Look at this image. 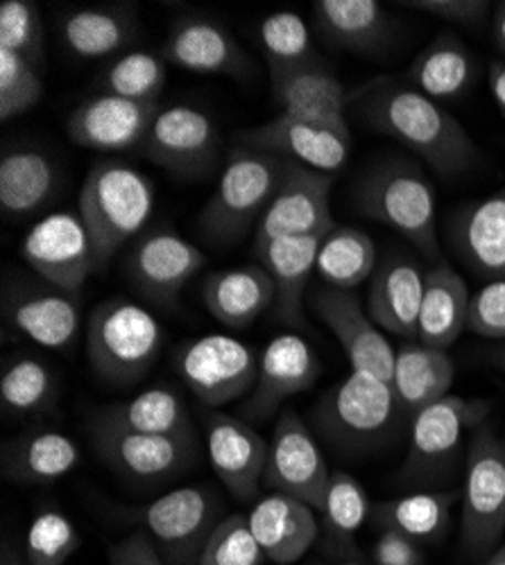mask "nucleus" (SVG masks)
I'll return each instance as SVG.
<instances>
[{
	"label": "nucleus",
	"mask_w": 505,
	"mask_h": 565,
	"mask_svg": "<svg viewBox=\"0 0 505 565\" xmlns=\"http://www.w3.org/2000/svg\"><path fill=\"white\" fill-rule=\"evenodd\" d=\"M349 105L372 129L399 140L442 179L463 177L481 161L467 129L440 103L406 84L381 77L349 96Z\"/></svg>",
	"instance_id": "nucleus-1"
},
{
	"label": "nucleus",
	"mask_w": 505,
	"mask_h": 565,
	"mask_svg": "<svg viewBox=\"0 0 505 565\" xmlns=\"http://www.w3.org/2000/svg\"><path fill=\"white\" fill-rule=\"evenodd\" d=\"M152 181L129 163L107 159L88 170L80 191V217L94 247V267L103 271L109 260L139 238L155 211Z\"/></svg>",
	"instance_id": "nucleus-2"
},
{
	"label": "nucleus",
	"mask_w": 505,
	"mask_h": 565,
	"mask_svg": "<svg viewBox=\"0 0 505 565\" xmlns=\"http://www.w3.org/2000/svg\"><path fill=\"white\" fill-rule=\"evenodd\" d=\"M356 211L399 231L418 252L440 263L438 200L424 170L406 159H386L367 170L354 188Z\"/></svg>",
	"instance_id": "nucleus-3"
},
{
	"label": "nucleus",
	"mask_w": 505,
	"mask_h": 565,
	"mask_svg": "<svg viewBox=\"0 0 505 565\" xmlns=\"http://www.w3.org/2000/svg\"><path fill=\"white\" fill-rule=\"evenodd\" d=\"M406 418L392 385L365 371H351L315 407L319 435L345 455L381 450L399 435Z\"/></svg>",
	"instance_id": "nucleus-4"
},
{
	"label": "nucleus",
	"mask_w": 505,
	"mask_h": 565,
	"mask_svg": "<svg viewBox=\"0 0 505 565\" xmlns=\"http://www.w3.org/2000/svg\"><path fill=\"white\" fill-rule=\"evenodd\" d=\"M164 347V328L141 303L114 297L86 321V358L105 385L131 387L150 373Z\"/></svg>",
	"instance_id": "nucleus-5"
},
{
	"label": "nucleus",
	"mask_w": 505,
	"mask_h": 565,
	"mask_svg": "<svg viewBox=\"0 0 505 565\" xmlns=\"http://www.w3.org/2000/svg\"><path fill=\"white\" fill-rule=\"evenodd\" d=\"M288 170V159L254 148L229 154L213 198L207 202L200 226L215 245H236L256 228Z\"/></svg>",
	"instance_id": "nucleus-6"
},
{
	"label": "nucleus",
	"mask_w": 505,
	"mask_h": 565,
	"mask_svg": "<svg viewBox=\"0 0 505 565\" xmlns=\"http://www.w3.org/2000/svg\"><path fill=\"white\" fill-rule=\"evenodd\" d=\"M492 412L483 398L444 396L442 401L410 416L408 452L401 466L403 484H433L451 478L463 455L467 433H474Z\"/></svg>",
	"instance_id": "nucleus-7"
},
{
	"label": "nucleus",
	"mask_w": 505,
	"mask_h": 565,
	"mask_svg": "<svg viewBox=\"0 0 505 565\" xmlns=\"http://www.w3.org/2000/svg\"><path fill=\"white\" fill-rule=\"evenodd\" d=\"M461 498V547L472 558L490 556L505 532V441L487 423L470 437Z\"/></svg>",
	"instance_id": "nucleus-8"
},
{
	"label": "nucleus",
	"mask_w": 505,
	"mask_h": 565,
	"mask_svg": "<svg viewBox=\"0 0 505 565\" xmlns=\"http://www.w3.org/2000/svg\"><path fill=\"white\" fill-rule=\"evenodd\" d=\"M168 565H200V554L222 521L218 498L204 487L175 489L131 513Z\"/></svg>",
	"instance_id": "nucleus-9"
},
{
	"label": "nucleus",
	"mask_w": 505,
	"mask_h": 565,
	"mask_svg": "<svg viewBox=\"0 0 505 565\" xmlns=\"http://www.w3.org/2000/svg\"><path fill=\"white\" fill-rule=\"evenodd\" d=\"M175 366L196 398L218 409L254 390L259 355L232 335H204L179 349Z\"/></svg>",
	"instance_id": "nucleus-10"
},
{
	"label": "nucleus",
	"mask_w": 505,
	"mask_h": 565,
	"mask_svg": "<svg viewBox=\"0 0 505 565\" xmlns=\"http://www.w3.org/2000/svg\"><path fill=\"white\" fill-rule=\"evenodd\" d=\"M204 263L207 256L191 241L172 228H152L131 243L123 271L136 295L157 308L172 310Z\"/></svg>",
	"instance_id": "nucleus-11"
},
{
	"label": "nucleus",
	"mask_w": 505,
	"mask_h": 565,
	"mask_svg": "<svg viewBox=\"0 0 505 565\" xmlns=\"http://www.w3.org/2000/svg\"><path fill=\"white\" fill-rule=\"evenodd\" d=\"M329 482L332 470L306 423L295 409L282 412L270 439L263 487L302 500L317 511Z\"/></svg>",
	"instance_id": "nucleus-12"
},
{
	"label": "nucleus",
	"mask_w": 505,
	"mask_h": 565,
	"mask_svg": "<svg viewBox=\"0 0 505 565\" xmlns=\"http://www.w3.org/2000/svg\"><path fill=\"white\" fill-rule=\"evenodd\" d=\"M334 174H325L288 161V170L265 209L256 231L254 245L304 235H327L336 228L332 215Z\"/></svg>",
	"instance_id": "nucleus-13"
},
{
	"label": "nucleus",
	"mask_w": 505,
	"mask_h": 565,
	"mask_svg": "<svg viewBox=\"0 0 505 565\" xmlns=\"http://www.w3.org/2000/svg\"><path fill=\"white\" fill-rule=\"evenodd\" d=\"M91 441L103 461L134 482H164L187 470L196 455V437H164L120 430L91 418Z\"/></svg>",
	"instance_id": "nucleus-14"
},
{
	"label": "nucleus",
	"mask_w": 505,
	"mask_h": 565,
	"mask_svg": "<svg viewBox=\"0 0 505 565\" xmlns=\"http://www.w3.org/2000/svg\"><path fill=\"white\" fill-rule=\"evenodd\" d=\"M25 263L49 286L77 295L96 271L94 247L80 213L57 211L39 220L23 238Z\"/></svg>",
	"instance_id": "nucleus-15"
},
{
	"label": "nucleus",
	"mask_w": 505,
	"mask_h": 565,
	"mask_svg": "<svg viewBox=\"0 0 505 565\" xmlns=\"http://www.w3.org/2000/svg\"><path fill=\"white\" fill-rule=\"evenodd\" d=\"M239 138L245 148L277 154L325 174H336L343 170L351 148L347 125L302 120L284 114L245 129Z\"/></svg>",
	"instance_id": "nucleus-16"
},
{
	"label": "nucleus",
	"mask_w": 505,
	"mask_h": 565,
	"mask_svg": "<svg viewBox=\"0 0 505 565\" xmlns=\"http://www.w3.org/2000/svg\"><path fill=\"white\" fill-rule=\"evenodd\" d=\"M141 150L155 166L177 177H200L218 159L220 131L204 111L175 105L157 114Z\"/></svg>",
	"instance_id": "nucleus-17"
},
{
	"label": "nucleus",
	"mask_w": 505,
	"mask_h": 565,
	"mask_svg": "<svg viewBox=\"0 0 505 565\" xmlns=\"http://www.w3.org/2000/svg\"><path fill=\"white\" fill-rule=\"evenodd\" d=\"M209 461L224 489L241 502L259 500L270 444L252 423L224 412L204 414Z\"/></svg>",
	"instance_id": "nucleus-18"
},
{
	"label": "nucleus",
	"mask_w": 505,
	"mask_h": 565,
	"mask_svg": "<svg viewBox=\"0 0 505 565\" xmlns=\"http://www.w3.org/2000/svg\"><path fill=\"white\" fill-rule=\"evenodd\" d=\"M319 371L323 366L304 338L295 333L274 338L259 355L256 383L243 405V416L248 423L267 420L288 398L311 390Z\"/></svg>",
	"instance_id": "nucleus-19"
},
{
	"label": "nucleus",
	"mask_w": 505,
	"mask_h": 565,
	"mask_svg": "<svg viewBox=\"0 0 505 565\" xmlns=\"http://www.w3.org/2000/svg\"><path fill=\"white\" fill-rule=\"evenodd\" d=\"M159 111V103H136L101 93L69 116L66 131L82 148L109 154L129 152L144 148Z\"/></svg>",
	"instance_id": "nucleus-20"
},
{
	"label": "nucleus",
	"mask_w": 505,
	"mask_h": 565,
	"mask_svg": "<svg viewBox=\"0 0 505 565\" xmlns=\"http://www.w3.org/2000/svg\"><path fill=\"white\" fill-rule=\"evenodd\" d=\"M315 315L327 323L351 362V371L372 373L390 383L394 369V349L349 290L323 288L311 299Z\"/></svg>",
	"instance_id": "nucleus-21"
},
{
	"label": "nucleus",
	"mask_w": 505,
	"mask_h": 565,
	"mask_svg": "<svg viewBox=\"0 0 505 565\" xmlns=\"http://www.w3.org/2000/svg\"><path fill=\"white\" fill-rule=\"evenodd\" d=\"M6 319L17 331L45 349H71L82 328L77 295L53 286L12 282L3 297Z\"/></svg>",
	"instance_id": "nucleus-22"
},
{
	"label": "nucleus",
	"mask_w": 505,
	"mask_h": 565,
	"mask_svg": "<svg viewBox=\"0 0 505 565\" xmlns=\"http://www.w3.org/2000/svg\"><path fill=\"white\" fill-rule=\"evenodd\" d=\"M449 241L476 276L505 280V185L457 209L449 222Z\"/></svg>",
	"instance_id": "nucleus-23"
},
{
	"label": "nucleus",
	"mask_w": 505,
	"mask_h": 565,
	"mask_svg": "<svg viewBox=\"0 0 505 565\" xmlns=\"http://www.w3.org/2000/svg\"><path fill=\"white\" fill-rule=\"evenodd\" d=\"M161 55L168 64L191 73L229 77L250 73L248 55L232 32L202 17L175 21L161 45Z\"/></svg>",
	"instance_id": "nucleus-24"
},
{
	"label": "nucleus",
	"mask_w": 505,
	"mask_h": 565,
	"mask_svg": "<svg viewBox=\"0 0 505 565\" xmlns=\"http://www.w3.org/2000/svg\"><path fill=\"white\" fill-rule=\"evenodd\" d=\"M424 297V274L415 260L390 254L370 278L367 315L383 331L418 340L420 308Z\"/></svg>",
	"instance_id": "nucleus-25"
},
{
	"label": "nucleus",
	"mask_w": 505,
	"mask_h": 565,
	"mask_svg": "<svg viewBox=\"0 0 505 565\" xmlns=\"http://www.w3.org/2000/svg\"><path fill=\"white\" fill-rule=\"evenodd\" d=\"M313 25L332 49L377 57L392 45V21L377 0H317Z\"/></svg>",
	"instance_id": "nucleus-26"
},
{
	"label": "nucleus",
	"mask_w": 505,
	"mask_h": 565,
	"mask_svg": "<svg viewBox=\"0 0 505 565\" xmlns=\"http://www.w3.org/2000/svg\"><path fill=\"white\" fill-rule=\"evenodd\" d=\"M248 521L265 558L280 565L299 561L319 534L315 509L284 493L259 498Z\"/></svg>",
	"instance_id": "nucleus-27"
},
{
	"label": "nucleus",
	"mask_w": 505,
	"mask_h": 565,
	"mask_svg": "<svg viewBox=\"0 0 505 565\" xmlns=\"http://www.w3.org/2000/svg\"><path fill=\"white\" fill-rule=\"evenodd\" d=\"M202 299L215 321L241 331L274 303L277 290L265 267L254 263L211 271L202 282Z\"/></svg>",
	"instance_id": "nucleus-28"
},
{
	"label": "nucleus",
	"mask_w": 505,
	"mask_h": 565,
	"mask_svg": "<svg viewBox=\"0 0 505 565\" xmlns=\"http://www.w3.org/2000/svg\"><path fill=\"white\" fill-rule=\"evenodd\" d=\"M325 235H304V238H282L254 245L259 263L274 280V308L277 319L291 328L304 326V292L315 271L317 249Z\"/></svg>",
	"instance_id": "nucleus-29"
},
{
	"label": "nucleus",
	"mask_w": 505,
	"mask_h": 565,
	"mask_svg": "<svg viewBox=\"0 0 505 565\" xmlns=\"http://www.w3.org/2000/svg\"><path fill=\"white\" fill-rule=\"evenodd\" d=\"M139 32V14L134 6L107 3L71 10L60 21L66 49L80 60H105L123 55Z\"/></svg>",
	"instance_id": "nucleus-30"
},
{
	"label": "nucleus",
	"mask_w": 505,
	"mask_h": 565,
	"mask_svg": "<svg viewBox=\"0 0 505 565\" xmlns=\"http://www.w3.org/2000/svg\"><path fill=\"white\" fill-rule=\"evenodd\" d=\"M80 461L82 452L75 439L57 430H28L3 446V476L14 484L60 482Z\"/></svg>",
	"instance_id": "nucleus-31"
},
{
	"label": "nucleus",
	"mask_w": 505,
	"mask_h": 565,
	"mask_svg": "<svg viewBox=\"0 0 505 565\" xmlns=\"http://www.w3.org/2000/svg\"><path fill=\"white\" fill-rule=\"evenodd\" d=\"M470 303L472 295L465 278L449 263H435L424 274L418 340L427 347L446 351L467 328Z\"/></svg>",
	"instance_id": "nucleus-32"
},
{
	"label": "nucleus",
	"mask_w": 505,
	"mask_h": 565,
	"mask_svg": "<svg viewBox=\"0 0 505 565\" xmlns=\"http://www.w3.org/2000/svg\"><path fill=\"white\" fill-rule=\"evenodd\" d=\"M476 79V60L451 32L438 34L406 71V86L435 103L457 100Z\"/></svg>",
	"instance_id": "nucleus-33"
},
{
	"label": "nucleus",
	"mask_w": 505,
	"mask_h": 565,
	"mask_svg": "<svg viewBox=\"0 0 505 565\" xmlns=\"http://www.w3.org/2000/svg\"><path fill=\"white\" fill-rule=\"evenodd\" d=\"M453 375V360L446 351L427 347L422 342H408L394 353L390 385L410 418L420 409L449 396Z\"/></svg>",
	"instance_id": "nucleus-34"
},
{
	"label": "nucleus",
	"mask_w": 505,
	"mask_h": 565,
	"mask_svg": "<svg viewBox=\"0 0 505 565\" xmlns=\"http://www.w3.org/2000/svg\"><path fill=\"white\" fill-rule=\"evenodd\" d=\"M274 100L284 116L327 125H347L349 96L343 82L323 64L272 79Z\"/></svg>",
	"instance_id": "nucleus-35"
},
{
	"label": "nucleus",
	"mask_w": 505,
	"mask_h": 565,
	"mask_svg": "<svg viewBox=\"0 0 505 565\" xmlns=\"http://www.w3.org/2000/svg\"><path fill=\"white\" fill-rule=\"evenodd\" d=\"M60 185L55 161L32 148L8 150L0 159V206L8 215L23 217L49 204Z\"/></svg>",
	"instance_id": "nucleus-36"
},
{
	"label": "nucleus",
	"mask_w": 505,
	"mask_h": 565,
	"mask_svg": "<svg viewBox=\"0 0 505 565\" xmlns=\"http://www.w3.org/2000/svg\"><path fill=\"white\" fill-rule=\"evenodd\" d=\"M96 420L107 426L144 433V435H164V437H196L193 420L187 403L179 394L166 387L148 390L136 394L125 403H116L112 407L101 409Z\"/></svg>",
	"instance_id": "nucleus-37"
},
{
	"label": "nucleus",
	"mask_w": 505,
	"mask_h": 565,
	"mask_svg": "<svg viewBox=\"0 0 505 565\" xmlns=\"http://www.w3.org/2000/svg\"><path fill=\"white\" fill-rule=\"evenodd\" d=\"M457 491H418L377 504L372 521L381 532H399L415 543H435L451 523Z\"/></svg>",
	"instance_id": "nucleus-38"
},
{
	"label": "nucleus",
	"mask_w": 505,
	"mask_h": 565,
	"mask_svg": "<svg viewBox=\"0 0 505 565\" xmlns=\"http://www.w3.org/2000/svg\"><path fill=\"white\" fill-rule=\"evenodd\" d=\"M377 269V245L356 226H338L325 235L317 249L315 274L327 288L354 290Z\"/></svg>",
	"instance_id": "nucleus-39"
},
{
	"label": "nucleus",
	"mask_w": 505,
	"mask_h": 565,
	"mask_svg": "<svg viewBox=\"0 0 505 565\" xmlns=\"http://www.w3.org/2000/svg\"><path fill=\"white\" fill-rule=\"evenodd\" d=\"M259 41L267 60L270 79L323 64L315 53L311 30L295 12H274L259 25Z\"/></svg>",
	"instance_id": "nucleus-40"
},
{
	"label": "nucleus",
	"mask_w": 505,
	"mask_h": 565,
	"mask_svg": "<svg viewBox=\"0 0 505 565\" xmlns=\"http://www.w3.org/2000/svg\"><path fill=\"white\" fill-rule=\"evenodd\" d=\"M317 511L323 515L327 545L334 552L351 556L356 550V532L362 527L365 518L370 515V500H367L362 484L345 470H336V473H332L323 507Z\"/></svg>",
	"instance_id": "nucleus-41"
},
{
	"label": "nucleus",
	"mask_w": 505,
	"mask_h": 565,
	"mask_svg": "<svg viewBox=\"0 0 505 565\" xmlns=\"http://www.w3.org/2000/svg\"><path fill=\"white\" fill-rule=\"evenodd\" d=\"M57 379L51 366L30 355L10 360L0 375V401L12 416L49 412L57 401Z\"/></svg>",
	"instance_id": "nucleus-42"
},
{
	"label": "nucleus",
	"mask_w": 505,
	"mask_h": 565,
	"mask_svg": "<svg viewBox=\"0 0 505 565\" xmlns=\"http://www.w3.org/2000/svg\"><path fill=\"white\" fill-rule=\"evenodd\" d=\"M166 79L168 62L161 53L131 51L109 62V66L101 73L98 86L109 96L136 103H159Z\"/></svg>",
	"instance_id": "nucleus-43"
},
{
	"label": "nucleus",
	"mask_w": 505,
	"mask_h": 565,
	"mask_svg": "<svg viewBox=\"0 0 505 565\" xmlns=\"http://www.w3.org/2000/svg\"><path fill=\"white\" fill-rule=\"evenodd\" d=\"M80 547V534L60 509H43L28 527V565H64Z\"/></svg>",
	"instance_id": "nucleus-44"
},
{
	"label": "nucleus",
	"mask_w": 505,
	"mask_h": 565,
	"mask_svg": "<svg viewBox=\"0 0 505 565\" xmlns=\"http://www.w3.org/2000/svg\"><path fill=\"white\" fill-rule=\"evenodd\" d=\"M0 51L17 53L41 68L45 60L43 21L32 0H6L0 6Z\"/></svg>",
	"instance_id": "nucleus-45"
},
{
	"label": "nucleus",
	"mask_w": 505,
	"mask_h": 565,
	"mask_svg": "<svg viewBox=\"0 0 505 565\" xmlns=\"http://www.w3.org/2000/svg\"><path fill=\"white\" fill-rule=\"evenodd\" d=\"M265 554L254 539L248 515H224L211 532L200 565H261Z\"/></svg>",
	"instance_id": "nucleus-46"
},
{
	"label": "nucleus",
	"mask_w": 505,
	"mask_h": 565,
	"mask_svg": "<svg viewBox=\"0 0 505 565\" xmlns=\"http://www.w3.org/2000/svg\"><path fill=\"white\" fill-rule=\"evenodd\" d=\"M43 79L34 64L17 53L0 51V120L8 122L39 105Z\"/></svg>",
	"instance_id": "nucleus-47"
},
{
	"label": "nucleus",
	"mask_w": 505,
	"mask_h": 565,
	"mask_svg": "<svg viewBox=\"0 0 505 565\" xmlns=\"http://www.w3.org/2000/svg\"><path fill=\"white\" fill-rule=\"evenodd\" d=\"M467 328L487 340H505V280H490L470 303Z\"/></svg>",
	"instance_id": "nucleus-48"
},
{
	"label": "nucleus",
	"mask_w": 505,
	"mask_h": 565,
	"mask_svg": "<svg viewBox=\"0 0 505 565\" xmlns=\"http://www.w3.org/2000/svg\"><path fill=\"white\" fill-rule=\"evenodd\" d=\"M401 6L470 30H478L485 25L487 17L494 14V6L487 0H408Z\"/></svg>",
	"instance_id": "nucleus-49"
},
{
	"label": "nucleus",
	"mask_w": 505,
	"mask_h": 565,
	"mask_svg": "<svg viewBox=\"0 0 505 565\" xmlns=\"http://www.w3.org/2000/svg\"><path fill=\"white\" fill-rule=\"evenodd\" d=\"M372 561L375 565H424V554L412 539L399 532H381L372 545Z\"/></svg>",
	"instance_id": "nucleus-50"
},
{
	"label": "nucleus",
	"mask_w": 505,
	"mask_h": 565,
	"mask_svg": "<svg viewBox=\"0 0 505 565\" xmlns=\"http://www.w3.org/2000/svg\"><path fill=\"white\" fill-rule=\"evenodd\" d=\"M109 565H168L148 532L139 530L109 550Z\"/></svg>",
	"instance_id": "nucleus-51"
},
{
	"label": "nucleus",
	"mask_w": 505,
	"mask_h": 565,
	"mask_svg": "<svg viewBox=\"0 0 505 565\" xmlns=\"http://www.w3.org/2000/svg\"><path fill=\"white\" fill-rule=\"evenodd\" d=\"M490 90H492V98L498 107V111L505 116V60H496L490 64Z\"/></svg>",
	"instance_id": "nucleus-52"
},
{
	"label": "nucleus",
	"mask_w": 505,
	"mask_h": 565,
	"mask_svg": "<svg viewBox=\"0 0 505 565\" xmlns=\"http://www.w3.org/2000/svg\"><path fill=\"white\" fill-rule=\"evenodd\" d=\"M492 32H494V43L496 49L503 53L505 57V0L498 6H494V14H492Z\"/></svg>",
	"instance_id": "nucleus-53"
},
{
	"label": "nucleus",
	"mask_w": 505,
	"mask_h": 565,
	"mask_svg": "<svg viewBox=\"0 0 505 565\" xmlns=\"http://www.w3.org/2000/svg\"><path fill=\"white\" fill-rule=\"evenodd\" d=\"M0 565H28V561H25V556H21L14 547H10L6 543L3 554H0Z\"/></svg>",
	"instance_id": "nucleus-54"
},
{
	"label": "nucleus",
	"mask_w": 505,
	"mask_h": 565,
	"mask_svg": "<svg viewBox=\"0 0 505 565\" xmlns=\"http://www.w3.org/2000/svg\"><path fill=\"white\" fill-rule=\"evenodd\" d=\"M483 565H505V543H501L487 558Z\"/></svg>",
	"instance_id": "nucleus-55"
},
{
	"label": "nucleus",
	"mask_w": 505,
	"mask_h": 565,
	"mask_svg": "<svg viewBox=\"0 0 505 565\" xmlns=\"http://www.w3.org/2000/svg\"><path fill=\"white\" fill-rule=\"evenodd\" d=\"M494 362H496V366L505 373V347H501V349L494 353Z\"/></svg>",
	"instance_id": "nucleus-56"
},
{
	"label": "nucleus",
	"mask_w": 505,
	"mask_h": 565,
	"mask_svg": "<svg viewBox=\"0 0 505 565\" xmlns=\"http://www.w3.org/2000/svg\"><path fill=\"white\" fill-rule=\"evenodd\" d=\"M334 565H365V563H354V561H345V563H334Z\"/></svg>",
	"instance_id": "nucleus-57"
}]
</instances>
